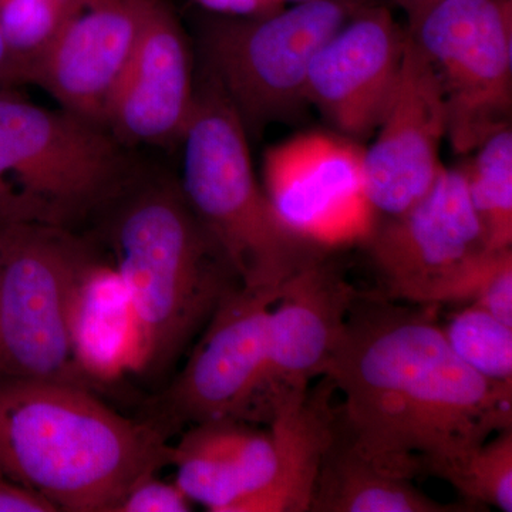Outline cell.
I'll return each mask as SVG.
<instances>
[{
	"label": "cell",
	"instance_id": "6da1fadb",
	"mask_svg": "<svg viewBox=\"0 0 512 512\" xmlns=\"http://www.w3.org/2000/svg\"><path fill=\"white\" fill-rule=\"evenodd\" d=\"M357 296L325 376L355 439L394 466L446 478L512 427V383L467 366L423 311Z\"/></svg>",
	"mask_w": 512,
	"mask_h": 512
},
{
	"label": "cell",
	"instance_id": "7a4b0ae2",
	"mask_svg": "<svg viewBox=\"0 0 512 512\" xmlns=\"http://www.w3.org/2000/svg\"><path fill=\"white\" fill-rule=\"evenodd\" d=\"M168 464L156 424L121 416L84 386L0 375V471L57 511L116 512Z\"/></svg>",
	"mask_w": 512,
	"mask_h": 512
},
{
	"label": "cell",
	"instance_id": "3957f363",
	"mask_svg": "<svg viewBox=\"0 0 512 512\" xmlns=\"http://www.w3.org/2000/svg\"><path fill=\"white\" fill-rule=\"evenodd\" d=\"M119 200L111 227L114 266L143 325L146 372H157L181 355L241 282L180 181L137 174Z\"/></svg>",
	"mask_w": 512,
	"mask_h": 512
},
{
	"label": "cell",
	"instance_id": "277c9868",
	"mask_svg": "<svg viewBox=\"0 0 512 512\" xmlns=\"http://www.w3.org/2000/svg\"><path fill=\"white\" fill-rule=\"evenodd\" d=\"M181 144L185 198L242 286L279 291L299 269L330 252L293 234L276 214L256 178L247 131L220 84L202 66Z\"/></svg>",
	"mask_w": 512,
	"mask_h": 512
},
{
	"label": "cell",
	"instance_id": "5b68a950",
	"mask_svg": "<svg viewBox=\"0 0 512 512\" xmlns=\"http://www.w3.org/2000/svg\"><path fill=\"white\" fill-rule=\"evenodd\" d=\"M136 165L106 127L0 87V222L69 229L116 201Z\"/></svg>",
	"mask_w": 512,
	"mask_h": 512
},
{
	"label": "cell",
	"instance_id": "8992f818",
	"mask_svg": "<svg viewBox=\"0 0 512 512\" xmlns=\"http://www.w3.org/2000/svg\"><path fill=\"white\" fill-rule=\"evenodd\" d=\"M365 5L308 0L261 18H198L200 66L224 90L249 140L272 124L301 119L313 56Z\"/></svg>",
	"mask_w": 512,
	"mask_h": 512
},
{
	"label": "cell",
	"instance_id": "52a82bcc",
	"mask_svg": "<svg viewBox=\"0 0 512 512\" xmlns=\"http://www.w3.org/2000/svg\"><path fill=\"white\" fill-rule=\"evenodd\" d=\"M93 259L67 228L0 222V375L86 387L70 348L69 309Z\"/></svg>",
	"mask_w": 512,
	"mask_h": 512
},
{
	"label": "cell",
	"instance_id": "ba28073f",
	"mask_svg": "<svg viewBox=\"0 0 512 512\" xmlns=\"http://www.w3.org/2000/svg\"><path fill=\"white\" fill-rule=\"evenodd\" d=\"M387 295L414 305H470L490 265L461 163L446 167L409 210L379 217L366 241Z\"/></svg>",
	"mask_w": 512,
	"mask_h": 512
},
{
	"label": "cell",
	"instance_id": "9c48e42d",
	"mask_svg": "<svg viewBox=\"0 0 512 512\" xmlns=\"http://www.w3.org/2000/svg\"><path fill=\"white\" fill-rule=\"evenodd\" d=\"M406 29L439 82L454 153L511 124L512 0H433Z\"/></svg>",
	"mask_w": 512,
	"mask_h": 512
},
{
	"label": "cell",
	"instance_id": "30bf717a",
	"mask_svg": "<svg viewBox=\"0 0 512 512\" xmlns=\"http://www.w3.org/2000/svg\"><path fill=\"white\" fill-rule=\"evenodd\" d=\"M264 190L282 222L309 244L365 245L379 215L369 201L365 147L336 131H306L266 150Z\"/></svg>",
	"mask_w": 512,
	"mask_h": 512
},
{
	"label": "cell",
	"instance_id": "8fae6325",
	"mask_svg": "<svg viewBox=\"0 0 512 512\" xmlns=\"http://www.w3.org/2000/svg\"><path fill=\"white\" fill-rule=\"evenodd\" d=\"M279 291L238 285L222 299L183 372L161 397L165 427L252 421L268 362L269 311Z\"/></svg>",
	"mask_w": 512,
	"mask_h": 512
},
{
	"label": "cell",
	"instance_id": "7c38bea8",
	"mask_svg": "<svg viewBox=\"0 0 512 512\" xmlns=\"http://www.w3.org/2000/svg\"><path fill=\"white\" fill-rule=\"evenodd\" d=\"M328 254L292 275L269 311L268 362L254 423L268 424L279 407L305 396L338 348L359 293Z\"/></svg>",
	"mask_w": 512,
	"mask_h": 512
},
{
	"label": "cell",
	"instance_id": "4fadbf2b",
	"mask_svg": "<svg viewBox=\"0 0 512 512\" xmlns=\"http://www.w3.org/2000/svg\"><path fill=\"white\" fill-rule=\"evenodd\" d=\"M406 43L407 29L392 12L366 3L313 56L309 106L342 136L372 137L396 92Z\"/></svg>",
	"mask_w": 512,
	"mask_h": 512
},
{
	"label": "cell",
	"instance_id": "5bb4252c",
	"mask_svg": "<svg viewBox=\"0 0 512 512\" xmlns=\"http://www.w3.org/2000/svg\"><path fill=\"white\" fill-rule=\"evenodd\" d=\"M376 134L365 148L367 197L379 217H393L416 204L439 177L447 134L439 82L409 35L399 83Z\"/></svg>",
	"mask_w": 512,
	"mask_h": 512
},
{
	"label": "cell",
	"instance_id": "9a60e30c",
	"mask_svg": "<svg viewBox=\"0 0 512 512\" xmlns=\"http://www.w3.org/2000/svg\"><path fill=\"white\" fill-rule=\"evenodd\" d=\"M195 72L183 23L167 2L151 0L104 127L126 147L181 144L194 109Z\"/></svg>",
	"mask_w": 512,
	"mask_h": 512
},
{
	"label": "cell",
	"instance_id": "2e32d148",
	"mask_svg": "<svg viewBox=\"0 0 512 512\" xmlns=\"http://www.w3.org/2000/svg\"><path fill=\"white\" fill-rule=\"evenodd\" d=\"M150 5L151 0H100L87 6L33 66L29 83L46 90L62 109L104 127Z\"/></svg>",
	"mask_w": 512,
	"mask_h": 512
},
{
	"label": "cell",
	"instance_id": "e0dca14e",
	"mask_svg": "<svg viewBox=\"0 0 512 512\" xmlns=\"http://www.w3.org/2000/svg\"><path fill=\"white\" fill-rule=\"evenodd\" d=\"M171 464L177 468L175 483L192 503L211 512H239L274 480V434L247 420L194 424L171 447Z\"/></svg>",
	"mask_w": 512,
	"mask_h": 512
},
{
	"label": "cell",
	"instance_id": "ac0fdd59",
	"mask_svg": "<svg viewBox=\"0 0 512 512\" xmlns=\"http://www.w3.org/2000/svg\"><path fill=\"white\" fill-rule=\"evenodd\" d=\"M69 339L86 379L109 383L146 372V335L116 266L94 258L80 275L70 301Z\"/></svg>",
	"mask_w": 512,
	"mask_h": 512
},
{
	"label": "cell",
	"instance_id": "d6986e66",
	"mask_svg": "<svg viewBox=\"0 0 512 512\" xmlns=\"http://www.w3.org/2000/svg\"><path fill=\"white\" fill-rule=\"evenodd\" d=\"M413 474L377 457L355 439L336 410L332 439L323 454L311 512H453L463 505L433 500Z\"/></svg>",
	"mask_w": 512,
	"mask_h": 512
},
{
	"label": "cell",
	"instance_id": "ffe728a7",
	"mask_svg": "<svg viewBox=\"0 0 512 512\" xmlns=\"http://www.w3.org/2000/svg\"><path fill=\"white\" fill-rule=\"evenodd\" d=\"M336 387L320 377L305 396L279 407L268 423L276 446V473L271 484L242 504L239 512H308L320 464L335 424Z\"/></svg>",
	"mask_w": 512,
	"mask_h": 512
},
{
	"label": "cell",
	"instance_id": "44dd1931",
	"mask_svg": "<svg viewBox=\"0 0 512 512\" xmlns=\"http://www.w3.org/2000/svg\"><path fill=\"white\" fill-rule=\"evenodd\" d=\"M461 163L490 251L512 248V127H501Z\"/></svg>",
	"mask_w": 512,
	"mask_h": 512
},
{
	"label": "cell",
	"instance_id": "7402d4cb",
	"mask_svg": "<svg viewBox=\"0 0 512 512\" xmlns=\"http://www.w3.org/2000/svg\"><path fill=\"white\" fill-rule=\"evenodd\" d=\"M441 329L467 366L493 382L512 383V326L476 305H463Z\"/></svg>",
	"mask_w": 512,
	"mask_h": 512
},
{
	"label": "cell",
	"instance_id": "603a6c76",
	"mask_svg": "<svg viewBox=\"0 0 512 512\" xmlns=\"http://www.w3.org/2000/svg\"><path fill=\"white\" fill-rule=\"evenodd\" d=\"M468 504L512 511V427L484 441L444 478Z\"/></svg>",
	"mask_w": 512,
	"mask_h": 512
},
{
	"label": "cell",
	"instance_id": "cb8c5ba5",
	"mask_svg": "<svg viewBox=\"0 0 512 512\" xmlns=\"http://www.w3.org/2000/svg\"><path fill=\"white\" fill-rule=\"evenodd\" d=\"M471 305L512 326V248L495 252Z\"/></svg>",
	"mask_w": 512,
	"mask_h": 512
},
{
	"label": "cell",
	"instance_id": "d4e9b609",
	"mask_svg": "<svg viewBox=\"0 0 512 512\" xmlns=\"http://www.w3.org/2000/svg\"><path fill=\"white\" fill-rule=\"evenodd\" d=\"M192 504L175 481L167 483L150 474L128 490L116 512H190Z\"/></svg>",
	"mask_w": 512,
	"mask_h": 512
},
{
	"label": "cell",
	"instance_id": "484cf974",
	"mask_svg": "<svg viewBox=\"0 0 512 512\" xmlns=\"http://www.w3.org/2000/svg\"><path fill=\"white\" fill-rule=\"evenodd\" d=\"M0 512H57L49 501L0 471Z\"/></svg>",
	"mask_w": 512,
	"mask_h": 512
},
{
	"label": "cell",
	"instance_id": "4316f807",
	"mask_svg": "<svg viewBox=\"0 0 512 512\" xmlns=\"http://www.w3.org/2000/svg\"><path fill=\"white\" fill-rule=\"evenodd\" d=\"M204 12L231 18H261L285 8L282 0H194Z\"/></svg>",
	"mask_w": 512,
	"mask_h": 512
},
{
	"label": "cell",
	"instance_id": "83f0119b",
	"mask_svg": "<svg viewBox=\"0 0 512 512\" xmlns=\"http://www.w3.org/2000/svg\"><path fill=\"white\" fill-rule=\"evenodd\" d=\"M20 83H25V76L18 62L10 55L0 32V87H13Z\"/></svg>",
	"mask_w": 512,
	"mask_h": 512
},
{
	"label": "cell",
	"instance_id": "f1b7e54d",
	"mask_svg": "<svg viewBox=\"0 0 512 512\" xmlns=\"http://www.w3.org/2000/svg\"><path fill=\"white\" fill-rule=\"evenodd\" d=\"M406 12L407 20L414 18L421 9L426 8L433 0H394Z\"/></svg>",
	"mask_w": 512,
	"mask_h": 512
},
{
	"label": "cell",
	"instance_id": "f546056e",
	"mask_svg": "<svg viewBox=\"0 0 512 512\" xmlns=\"http://www.w3.org/2000/svg\"><path fill=\"white\" fill-rule=\"evenodd\" d=\"M282 2H284V3H286V2L299 3V2H308V0H282Z\"/></svg>",
	"mask_w": 512,
	"mask_h": 512
},
{
	"label": "cell",
	"instance_id": "4dcf8cb0",
	"mask_svg": "<svg viewBox=\"0 0 512 512\" xmlns=\"http://www.w3.org/2000/svg\"><path fill=\"white\" fill-rule=\"evenodd\" d=\"M93 2H100V0H93Z\"/></svg>",
	"mask_w": 512,
	"mask_h": 512
}]
</instances>
